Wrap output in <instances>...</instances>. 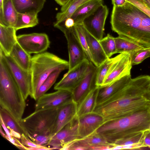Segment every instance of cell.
Here are the masks:
<instances>
[{
	"label": "cell",
	"mask_w": 150,
	"mask_h": 150,
	"mask_svg": "<svg viewBox=\"0 0 150 150\" xmlns=\"http://www.w3.org/2000/svg\"><path fill=\"white\" fill-rule=\"evenodd\" d=\"M150 105V76L131 78L116 93L96 105L93 112L101 115L104 122L118 119Z\"/></svg>",
	"instance_id": "6da1fadb"
},
{
	"label": "cell",
	"mask_w": 150,
	"mask_h": 150,
	"mask_svg": "<svg viewBox=\"0 0 150 150\" xmlns=\"http://www.w3.org/2000/svg\"><path fill=\"white\" fill-rule=\"evenodd\" d=\"M110 23L112 30L145 47L150 48V17L127 1L113 6Z\"/></svg>",
	"instance_id": "7a4b0ae2"
},
{
	"label": "cell",
	"mask_w": 150,
	"mask_h": 150,
	"mask_svg": "<svg viewBox=\"0 0 150 150\" xmlns=\"http://www.w3.org/2000/svg\"><path fill=\"white\" fill-rule=\"evenodd\" d=\"M150 105L125 116L105 122L96 130L110 144L149 130Z\"/></svg>",
	"instance_id": "3957f363"
},
{
	"label": "cell",
	"mask_w": 150,
	"mask_h": 150,
	"mask_svg": "<svg viewBox=\"0 0 150 150\" xmlns=\"http://www.w3.org/2000/svg\"><path fill=\"white\" fill-rule=\"evenodd\" d=\"M23 96L0 53V107L18 122L22 119L26 107Z\"/></svg>",
	"instance_id": "277c9868"
},
{
	"label": "cell",
	"mask_w": 150,
	"mask_h": 150,
	"mask_svg": "<svg viewBox=\"0 0 150 150\" xmlns=\"http://www.w3.org/2000/svg\"><path fill=\"white\" fill-rule=\"evenodd\" d=\"M69 68V62L53 53L45 52L34 55L32 57L30 69L32 83L31 97L35 99L41 86L53 71Z\"/></svg>",
	"instance_id": "5b68a950"
},
{
	"label": "cell",
	"mask_w": 150,
	"mask_h": 150,
	"mask_svg": "<svg viewBox=\"0 0 150 150\" xmlns=\"http://www.w3.org/2000/svg\"><path fill=\"white\" fill-rule=\"evenodd\" d=\"M58 108L36 111L22 118L19 122L29 138L50 130L56 120Z\"/></svg>",
	"instance_id": "8992f818"
},
{
	"label": "cell",
	"mask_w": 150,
	"mask_h": 150,
	"mask_svg": "<svg viewBox=\"0 0 150 150\" xmlns=\"http://www.w3.org/2000/svg\"><path fill=\"white\" fill-rule=\"evenodd\" d=\"M4 60L13 78L19 88L25 100L32 92V76L30 71L21 67L9 55L5 54L0 49Z\"/></svg>",
	"instance_id": "52a82bcc"
},
{
	"label": "cell",
	"mask_w": 150,
	"mask_h": 150,
	"mask_svg": "<svg viewBox=\"0 0 150 150\" xmlns=\"http://www.w3.org/2000/svg\"><path fill=\"white\" fill-rule=\"evenodd\" d=\"M64 34L67 40L70 70L86 59H88L75 30L74 26L67 28L59 29Z\"/></svg>",
	"instance_id": "ba28073f"
},
{
	"label": "cell",
	"mask_w": 150,
	"mask_h": 150,
	"mask_svg": "<svg viewBox=\"0 0 150 150\" xmlns=\"http://www.w3.org/2000/svg\"><path fill=\"white\" fill-rule=\"evenodd\" d=\"M17 41L22 48L30 54L45 52L50 45L48 36L43 33L20 35L17 36Z\"/></svg>",
	"instance_id": "9c48e42d"
},
{
	"label": "cell",
	"mask_w": 150,
	"mask_h": 150,
	"mask_svg": "<svg viewBox=\"0 0 150 150\" xmlns=\"http://www.w3.org/2000/svg\"><path fill=\"white\" fill-rule=\"evenodd\" d=\"M90 62L86 59L64 74L54 85L55 90H63L72 93L87 72Z\"/></svg>",
	"instance_id": "30bf717a"
},
{
	"label": "cell",
	"mask_w": 150,
	"mask_h": 150,
	"mask_svg": "<svg viewBox=\"0 0 150 150\" xmlns=\"http://www.w3.org/2000/svg\"><path fill=\"white\" fill-rule=\"evenodd\" d=\"M108 13V7L102 4L86 18L82 23L86 29L99 41L103 38L105 22Z\"/></svg>",
	"instance_id": "8fae6325"
},
{
	"label": "cell",
	"mask_w": 150,
	"mask_h": 150,
	"mask_svg": "<svg viewBox=\"0 0 150 150\" xmlns=\"http://www.w3.org/2000/svg\"><path fill=\"white\" fill-rule=\"evenodd\" d=\"M73 100L71 92L63 90L45 93L37 100L35 111L57 108Z\"/></svg>",
	"instance_id": "7c38bea8"
},
{
	"label": "cell",
	"mask_w": 150,
	"mask_h": 150,
	"mask_svg": "<svg viewBox=\"0 0 150 150\" xmlns=\"http://www.w3.org/2000/svg\"><path fill=\"white\" fill-rule=\"evenodd\" d=\"M78 126L79 117L76 115L51 138L47 145L51 146L55 149L60 150L63 145L82 138L79 134Z\"/></svg>",
	"instance_id": "4fadbf2b"
},
{
	"label": "cell",
	"mask_w": 150,
	"mask_h": 150,
	"mask_svg": "<svg viewBox=\"0 0 150 150\" xmlns=\"http://www.w3.org/2000/svg\"><path fill=\"white\" fill-rule=\"evenodd\" d=\"M97 67L90 62L88 69L84 77L72 91L73 100L78 104L91 91L97 87Z\"/></svg>",
	"instance_id": "5bb4252c"
},
{
	"label": "cell",
	"mask_w": 150,
	"mask_h": 150,
	"mask_svg": "<svg viewBox=\"0 0 150 150\" xmlns=\"http://www.w3.org/2000/svg\"><path fill=\"white\" fill-rule=\"evenodd\" d=\"M132 66L129 54L125 53L113 64L101 86L108 85L125 76L131 74Z\"/></svg>",
	"instance_id": "9a60e30c"
},
{
	"label": "cell",
	"mask_w": 150,
	"mask_h": 150,
	"mask_svg": "<svg viewBox=\"0 0 150 150\" xmlns=\"http://www.w3.org/2000/svg\"><path fill=\"white\" fill-rule=\"evenodd\" d=\"M78 104L73 100L58 108V112L52 129V137L77 115Z\"/></svg>",
	"instance_id": "2e32d148"
},
{
	"label": "cell",
	"mask_w": 150,
	"mask_h": 150,
	"mask_svg": "<svg viewBox=\"0 0 150 150\" xmlns=\"http://www.w3.org/2000/svg\"><path fill=\"white\" fill-rule=\"evenodd\" d=\"M78 117L79 134L82 138L96 131L104 122L103 117L94 112Z\"/></svg>",
	"instance_id": "e0dca14e"
},
{
	"label": "cell",
	"mask_w": 150,
	"mask_h": 150,
	"mask_svg": "<svg viewBox=\"0 0 150 150\" xmlns=\"http://www.w3.org/2000/svg\"><path fill=\"white\" fill-rule=\"evenodd\" d=\"M131 74L127 75L110 84L98 87L97 105L101 104L111 98L121 89L131 79Z\"/></svg>",
	"instance_id": "ac0fdd59"
},
{
	"label": "cell",
	"mask_w": 150,
	"mask_h": 150,
	"mask_svg": "<svg viewBox=\"0 0 150 150\" xmlns=\"http://www.w3.org/2000/svg\"><path fill=\"white\" fill-rule=\"evenodd\" d=\"M16 31L13 27L0 24V49L6 55H9L17 42Z\"/></svg>",
	"instance_id": "d6986e66"
},
{
	"label": "cell",
	"mask_w": 150,
	"mask_h": 150,
	"mask_svg": "<svg viewBox=\"0 0 150 150\" xmlns=\"http://www.w3.org/2000/svg\"><path fill=\"white\" fill-rule=\"evenodd\" d=\"M85 35L93 64L96 67H98L108 58L99 41L91 34L85 28Z\"/></svg>",
	"instance_id": "ffe728a7"
},
{
	"label": "cell",
	"mask_w": 150,
	"mask_h": 150,
	"mask_svg": "<svg viewBox=\"0 0 150 150\" xmlns=\"http://www.w3.org/2000/svg\"><path fill=\"white\" fill-rule=\"evenodd\" d=\"M103 0H90L80 6L71 17L74 20L75 25L82 24L83 20L103 4Z\"/></svg>",
	"instance_id": "44dd1931"
},
{
	"label": "cell",
	"mask_w": 150,
	"mask_h": 150,
	"mask_svg": "<svg viewBox=\"0 0 150 150\" xmlns=\"http://www.w3.org/2000/svg\"><path fill=\"white\" fill-rule=\"evenodd\" d=\"M19 13H38L43 8L46 0H11Z\"/></svg>",
	"instance_id": "7402d4cb"
},
{
	"label": "cell",
	"mask_w": 150,
	"mask_h": 150,
	"mask_svg": "<svg viewBox=\"0 0 150 150\" xmlns=\"http://www.w3.org/2000/svg\"><path fill=\"white\" fill-rule=\"evenodd\" d=\"M98 90L97 87L91 91L78 104L76 115L78 117L94 112L97 105Z\"/></svg>",
	"instance_id": "603a6c76"
},
{
	"label": "cell",
	"mask_w": 150,
	"mask_h": 150,
	"mask_svg": "<svg viewBox=\"0 0 150 150\" xmlns=\"http://www.w3.org/2000/svg\"><path fill=\"white\" fill-rule=\"evenodd\" d=\"M22 68L30 71L32 57L24 50L18 42L14 45L9 55Z\"/></svg>",
	"instance_id": "cb8c5ba5"
},
{
	"label": "cell",
	"mask_w": 150,
	"mask_h": 150,
	"mask_svg": "<svg viewBox=\"0 0 150 150\" xmlns=\"http://www.w3.org/2000/svg\"><path fill=\"white\" fill-rule=\"evenodd\" d=\"M18 14L11 0H4L3 13L0 16V24L14 28Z\"/></svg>",
	"instance_id": "d4e9b609"
},
{
	"label": "cell",
	"mask_w": 150,
	"mask_h": 150,
	"mask_svg": "<svg viewBox=\"0 0 150 150\" xmlns=\"http://www.w3.org/2000/svg\"><path fill=\"white\" fill-rule=\"evenodd\" d=\"M83 138L90 146L91 150H112L115 146L108 142L103 136L96 131Z\"/></svg>",
	"instance_id": "484cf974"
},
{
	"label": "cell",
	"mask_w": 150,
	"mask_h": 150,
	"mask_svg": "<svg viewBox=\"0 0 150 150\" xmlns=\"http://www.w3.org/2000/svg\"><path fill=\"white\" fill-rule=\"evenodd\" d=\"M90 0H68L62 6L61 11L56 15V23L62 22L70 17L76 10L81 5Z\"/></svg>",
	"instance_id": "4316f807"
},
{
	"label": "cell",
	"mask_w": 150,
	"mask_h": 150,
	"mask_svg": "<svg viewBox=\"0 0 150 150\" xmlns=\"http://www.w3.org/2000/svg\"><path fill=\"white\" fill-rule=\"evenodd\" d=\"M115 40L117 53H127L130 54L137 50L145 47L121 36L119 35L115 38Z\"/></svg>",
	"instance_id": "83f0119b"
},
{
	"label": "cell",
	"mask_w": 150,
	"mask_h": 150,
	"mask_svg": "<svg viewBox=\"0 0 150 150\" xmlns=\"http://www.w3.org/2000/svg\"><path fill=\"white\" fill-rule=\"evenodd\" d=\"M38 13H18L17 20L14 28L17 30L24 28L33 27L39 23Z\"/></svg>",
	"instance_id": "f1b7e54d"
},
{
	"label": "cell",
	"mask_w": 150,
	"mask_h": 150,
	"mask_svg": "<svg viewBox=\"0 0 150 150\" xmlns=\"http://www.w3.org/2000/svg\"><path fill=\"white\" fill-rule=\"evenodd\" d=\"M120 53L112 58H108L97 67L96 85L98 87L101 86L104 80L113 64L124 55Z\"/></svg>",
	"instance_id": "f546056e"
},
{
	"label": "cell",
	"mask_w": 150,
	"mask_h": 150,
	"mask_svg": "<svg viewBox=\"0 0 150 150\" xmlns=\"http://www.w3.org/2000/svg\"><path fill=\"white\" fill-rule=\"evenodd\" d=\"M0 117L9 130H13L21 135L24 134L27 136L26 132L19 122L16 120L8 112L1 107L0 108Z\"/></svg>",
	"instance_id": "4dcf8cb0"
},
{
	"label": "cell",
	"mask_w": 150,
	"mask_h": 150,
	"mask_svg": "<svg viewBox=\"0 0 150 150\" xmlns=\"http://www.w3.org/2000/svg\"><path fill=\"white\" fill-rule=\"evenodd\" d=\"M64 71L62 69H58L51 73L41 86L35 97L36 101L40 96L51 88L56 82L60 73Z\"/></svg>",
	"instance_id": "1f68e13d"
},
{
	"label": "cell",
	"mask_w": 150,
	"mask_h": 150,
	"mask_svg": "<svg viewBox=\"0 0 150 150\" xmlns=\"http://www.w3.org/2000/svg\"><path fill=\"white\" fill-rule=\"evenodd\" d=\"M99 42L108 58L117 53L115 38L110 34L103 38Z\"/></svg>",
	"instance_id": "d6a6232c"
},
{
	"label": "cell",
	"mask_w": 150,
	"mask_h": 150,
	"mask_svg": "<svg viewBox=\"0 0 150 150\" xmlns=\"http://www.w3.org/2000/svg\"><path fill=\"white\" fill-rule=\"evenodd\" d=\"M74 28L80 42L86 53L88 59L93 63L85 35V28L82 24H76Z\"/></svg>",
	"instance_id": "836d02e7"
},
{
	"label": "cell",
	"mask_w": 150,
	"mask_h": 150,
	"mask_svg": "<svg viewBox=\"0 0 150 150\" xmlns=\"http://www.w3.org/2000/svg\"><path fill=\"white\" fill-rule=\"evenodd\" d=\"M129 54L132 65H137L150 57V48L144 47Z\"/></svg>",
	"instance_id": "e575fe53"
},
{
	"label": "cell",
	"mask_w": 150,
	"mask_h": 150,
	"mask_svg": "<svg viewBox=\"0 0 150 150\" xmlns=\"http://www.w3.org/2000/svg\"><path fill=\"white\" fill-rule=\"evenodd\" d=\"M60 150H91V149L89 145L82 138L63 145Z\"/></svg>",
	"instance_id": "d590c367"
},
{
	"label": "cell",
	"mask_w": 150,
	"mask_h": 150,
	"mask_svg": "<svg viewBox=\"0 0 150 150\" xmlns=\"http://www.w3.org/2000/svg\"><path fill=\"white\" fill-rule=\"evenodd\" d=\"M144 137V132L133 136L117 140L114 142V144L115 145L122 146L135 143L142 144Z\"/></svg>",
	"instance_id": "8d00e7d4"
},
{
	"label": "cell",
	"mask_w": 150,
	"mask_h": 150,
	"mask_svg": "<svg viewBox=\"0 0 150 150\" xmlns=\"http://www.w3.org/2000/svg\"><path fill=\"white\" fill-rule=\"evenodd\" d=\"M52 137V130H51L29 138L38 145L46 146L47 145Z\"/></svg>",
	"instance_id": "74e56055"
},
{
	"label": "cell",
	"mask_w": 150,
	"mask_h": 150,
	"mask_svg": "<svg viewBox=\"0 0 150 150\" xmlns=\"http://www.w3.org/2000/svg\"><path fill=\"white\" fill-rule=\"evenodd\" d=\"M20 140L22 144L25 146L30 147L44 148L46 149L47 150L55 149V148L53 147L49 148L46 146H45L40 145L36 144L32 141L25 134H24L21 135Z\"/></svg>",
	"instance_id": "f35d334b"
},
{
	"label": "cell",
	"mask_w": 150,
	"mask_h": 150,
	"mask_svg": "<svg viewBox=\"0 0 150 150\" xmlns=\"http://www.w3.org/2000/svg\"><path fill=\"white\" fill-rule=\"evenodd\" d=\"M143 11L150 17V9L139 0H126Z\"/></svg>",
	"instance_id": "ab89813d"
},
{
	"label": "cell",
	"mask_w": 150,
	"mask_h": 150,
	"mask_svg": "<svg viewBox=\"0 0 150 150\" xmlns=\"http://www.w3.org/2000/svg\"><path fill=\"white\" fill-rule=\"evenodd\" d=\"M6 139L18 149H20L25 150V146L22 144L18 139L11 136L10 137H7Z\"/></svg>",
	"instance_id": "60d3db41"
},
{
	"label": "cell",
	"mask_w": 150,
	"mask_h": 150,
	"mask_svg": "<svg viewBox=\"0 0 150 150\" xmlns=\"http://www.w3.org/2000/svg\"><path fill=\"white\" fill-rule=\"evenodd\" d=\"M145 147H146L142 143H137L122 146V149H139Z\"/></svg>",
	"instance_id": "b9f144b4"
},
{
	"label": "cell",
	"mask_w": 150,
	"mask_h": 150,
	"mask_svg": "<svg viewBox=\"0 0 150 150\" xmlns=\"http://www.w3.org/2000/svg\"><path fill=\"white\" fill-rule=\"evenodd\" d=\"M142 144L146 147L150 148V131L149 130L144 132V137Z\"/></svg>",
	"instance_id": "7bdbcfd3"
},
{
	"label": "cell",
	"mask_w": 150,
	"mask_h": 150,
	"mask_svg": "<svg viewBox=\"0 0 150 150\" xmlns=\"http://www.w3.org/2000/svg\"><path fill=\"white\" fill-rule=\"evenodd\" d=\"M113 6H123L127 2L126 0H112Z\"/></svg>",
	"instance_id": "ee69618b"
},
{
	"label": "cell",
	"mask_w": 150,
	"mask_h": 150,
	"mask_svg": "<svg viewBox=\"0 0 150 150\" xmlns=\"http://www.w3.org/2000/svg\"><path fill=\"white\" fill-rule=\"evenodd\" d=\"M56 2L59 5L62 6L65 4L68 0H55Z\"/></svg>",
	"instance_id": "f6af8a7d"
},
{
	"label": "cell",
	"mask_w": 150,
	"mask_h": 150,
	"mask_svg": "<svg viewBox=\"0 0 150 150\" xmlns=\"http://www.w3.org/2000/svg\"><path fill=\"white\" fill-rule=\"evenodd\" d=\"M140 1L150 9V0H141Z\"/></svg>",
	"instance_id": "bcb514c9"
},
{
	"label": "cell",
	"mask_w": 150,
	"mask_h": 150,
	"mask_svg": "<svg viewBox=\"0 0 150 150\" xmlns=\"http://www.w3.org/2000/svg\"><path fill=\"white\" fill-rule=\"evenodd\" d=\"M0 132L1 134L4 137L5 136L6 134H5L4 132H3L1 126V125L0 126Z\"/></svg>",
	"instance_id": "7dc6e473"
},
{
	"label": "cell",
	"mask_w": 150,
	"mask_h": 150,
	"mask_svg": "<svg viewBox=\"0 0 150 150\" xmlns=\"http://www.w3.org/2000/svg\"><path fill=\"white\" fill-rule=\"evenodd\" d=\"M149 130L150 131V125L149 126Z\"/></svg>",
	"instance_id": "c3c4849f"
},
{
	"label": "cell",
	"mask_w": 150,
	"mask_h": 150,
	"mask_svg": "<svg viewBox=\"0 0 150 150\" xmlns=\"http://www.w3.org/2000/svg\"><path fill=\"white\" fill-rule=\"evenodd\" d=\"M139 1H140L141 0H139Z\"/></svg>",
	"instance_id": "681fc988"
}]
</instances>
